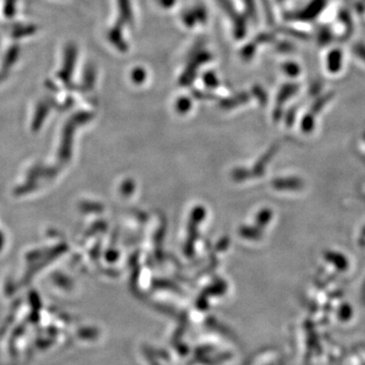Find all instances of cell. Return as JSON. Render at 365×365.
<instances>
[{
	"label": "cell",
	"instance_id": "obj_1",
	"mask_svg": "<svg viewBox=\"0 0 365 365\" xmlns=\"http://www.w3.org/2000/svg\"><path fill=\"white\" fill-rule=\"evenodd\" d=\"M36 31H37V28L33 25L19 26L13 31V37L16 38V39L28 37V36L35 34Z\"/></svg>",
	"mask_w": 365,
	"mask_h": 365
},
{
	"label": "cell",
	"instance_id": "obj_2",
	"mask_svg": "<svg viewBox=\"0 0 365 365\" xmlns=\"http://www.w3.org/2000/svg\"><path fill=\"white\" fill-rule=\"evenodd\" d=\"M19 54H20V47L19 46H13L11 49L7 51L6 58H4V66H13L14 62L18 60Z\"/></svg>",
	"mask_w": 365,
	"mask_h": 365
},
{
	"label": "cell",
	"instance_id": "obj_3",
	"mask_svg": "<svg viewBox=\"0 0 365 365\" xmlns=\"http://www.w3.org/2000/svg\"><path fill=\"white\" fill-rule=\"evenodd\" d=\"M18 0H4V14L6 19H13L16 13Z\"/></svg>",
	"mask_w": 365,
	"mask_h": 365
}]
</instances>
